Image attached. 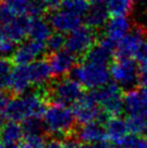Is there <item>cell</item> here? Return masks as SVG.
<instances>
[{
  "label": "cell",
  "mask_w": 147,
  "mask_h": 148,
  "mask_svg": "<svg viewBox=\"0 0 147 148\" xmlns=\"http://www.w3.org/2000/svg\"><path fill=\"white\" fill-rule=\"evenodd\" d=\"M30 18L25 15L15 16L11 21L3 24L2 29L9 37L14 42H21L28 35L29 26H30Z\"/></svg>",
  "instance_id": "18"
},
{
  "label": "cell",
  "mask_w": 147,
  "mask_h": 148,
  "mask_svg": "<svg viewBox=\"0 0 147 148\" xmlns=\"http://www.w3.org/2000/svg\"><path fill=\"white\" fill-rule=\"evenodd\" d=\"M10 101V96L7 94V92L0 90V112H5V108Z\"/></svg>",
  "instance_id": "36"
},
{
  "label": "cell",
  "mask_w": 147,
  "mask_h": 148,
  "mask_svg": "<svg viewBox=\"0 0 147 148\" xmlns=\"http://www.w3.org/2000/svg\"><path fill=\"white\" fill-rule=\"evenodd\" d=\"M66 43V38L63 36L62 33H54L52 34V36L48 39V41L45 42L47 45V52L49 54L55 53L61 51Z\"/></svg>",
  "instance_id": "31"
},
{
  "label": "cell",
  "mask_w": 147,
  "mask_h": 148,
  "mask_svg": "<svg viewBox=\"0 0 147 148\" xmlns=\"http://www.w3.org/2000/svg\"><path fill=\"white\" fill-rule=\"evenodd\" d=\"M83 148H120L118 145L115 144H108L106 142H102V143H96V144H89L84 146Z\"/></svg>",
  "instance_id": "40"
},
{
  "label": "cell",
  "mask_w": 147,
  "mask_h": 148,
  "mask_svg": "<svg viewBox=\"0 0 147 148\" xmlns=\"http://www.w3.org/2000/svg\"><path fill=\"white\" fill-rule=\"evenodd\" d=\"M139 83L142 84V86H146L147 88V63L141 65V68H139Z\"/></svg>",
  "instance_id": "37"
},
{
  "label": "cell",
  "mask_w": 147,
  "mask_h": 148,
  "mask_svg": "<svg viewBox=\"0 0 147 148\" xmlns=\"http://www.w3.org/2000/svg\"><path fill=\"white\" fill-rule=\"evenodd\" d=\"M117 49V45L109 40L108 38L104 37L101 41L94 45L88 53L84 55V62L100 64V65H107L109 64L111 56Z\"/></svg>",
  "instance_id": "13"
},
{
  "label": "cell",
  "mask_w": 147,
  "mask_h": 148,
  "mask_svg": "<svg viewBox=\"0 0 147 148\" xmlns=\"http://www.w3.org/2000/svg\"><path fill=\"white\" fill-rule=\"evenodd\" d=\"M87 26L92 29L105 27L109 21V11L106 5H91L84 15Z\"/></svg>",
  "instance_id": "21"
},
{
  "label": "cell",
  "mask_w": 147,
  "mask_h": 148,
  "mask_svg": "<svg viewBox=\"0 0 147 148\" xmlns=\"http://www.w3.org/2000/svg\"><path fill=\"white\" fill-rule=\"evenodd\" d=\"M132 1H134V0H132Z\"/></svg>",
  "instance_id": "45"
},
{
  "label": "cell",
  "mask_w": 147,
  "mask_h": 148,
  "mask_svg": "<svg viewBox=\"0 0 147 148\" xmlns=\"http://www.w3.org/2000/svg\"><path fill=\"white\" fill-rule=\"evenodd\" d=\"M76 138L86 144H96L107 140L106 129L102 122H90L82 124L76 131Z\"/></svg>",
  "instance_id": "15"
},
{
  "label": "cell",
  "mask_w": 147,
  "mask_h": 148,
  "mask_svg": "<svg viewBox=\"0 0 147 148\" xmlns=\"http://www.w3.org/2000/svg\"><path fill=\"white\" fill-rule=\"evenodd\" d=\"M131 32V22L127 16H111L105 26V37L118 43Z\"/></svg>",
  "instance_id": "16"
},
{
  "label": "cell",
  "mask_w": 147,
  "mask_h": 148,
  "mask_svg": "<svg viewBox=\"0 0 147 148\" xmlns=\"http://www.w3.org/2000/svg\"><path fill=\"white\" fill-rule=\"evenodd\" d=\"M47 140L43 135H25L21 142L20 148H45Z\"/></svg>",
  "instance_id": "32"
},
{
  "label": "cell",
  "mask_w": 147,
  "mask_h": 148,
  "mask_svg": "<svg viewBox=\"0 0 147 148\" xmlns=\"http://www.w3.org/2000/svg\"><path fill=\"white\" fill-rule=\"evenodd\" d=\"M62 145H63V142H61L58 137L50 136L49 140H47L45 148H62Z\"/></svg>",
  "instance_id": "39"
},
{
  "label": "cell",
  "mask_w": 147,
  "mask_h": 148,
  "mask_svg": "<svg viewBox=\"0 0 147 148\" xmlns=\"http://www.w3.org/2000/svg\"><path fill=\"white\" fill-rule=\"evenodd\" d=\"M43 2L45 3L48 10L55 11V10H57L63 4L64 0H43Z\"/></svg>",
  "instance_id": "38"
},
{
  "label": "cell",
  "mask_w": 147,
  "mask_h": 148,
  "mask_svg": "<svg viewBox=\"0 0 147 148\" xmlns=\"http://www.w3.org/2000/svg\"><path fill=\"white\" fill-rule=\"evenodd\" d=\"M89 5L90 3L88 0H64V2L62 4L63 9L80 16L86 15V13L90 8Z\"/></svg>",
  "instance_id": "29"
},
{
  "label": "cell",
  "mask_w": 147,
  "mask_h": 148,
  "mask_svg": "<svg viewBox=\"0 0 147 148\" xmlns=\"http://www.w3.org/2000/svg\"><path fill=\"white\" fill-rule=\"evenodd\" d=\"M52 26L49 21H45L42 17L39 18H32L30 26H29L28 36L32 40L45 42L48 41L52 36Z\"/></svg>",
  "instance_id": "22"
},
{
  "label": "cell",
  "mask_w": 147,
  "mask_h": 148,
  "mask_svg": "<svg viewBox=\"0 0 147 148\" xmlns=\"http://www.w3.org/2000/svg\"><path fill=\"white\" fill-rule=\"evenodd\" d=\"M73 111L76 121L81 125L90 122H103L108 117L89 93L83 94L81 99L74 104Z\"/></svg>",
  "instance_id": "7"
},
{
  "label": "cell",
  "mask_w": 147,
  "mask_h": 148,
  "mask_svg": "<svg viewBox=\"0 0 147 148\" xmlns=\"http://www.w3.org/2000/svg\"><path fill=\"white\" fill-rule=\"evenodd\" d=\"M82 16L77 15L73 12H69L65 9H57L52 11L49 15V23L52 28L57 33H71L81 26Z\"/></svg>",
  "instance_id": "10"
},
{
  "label": "cell",
  "mask_w": 147,
  "mask_h": 148,
  "mask_svg": "<svg viewBox=\"0 0 147 148\" xmlns=\"http://www.w3.org/2000/svg\"><path fill=\"white\" fill-rule=\"evenodd\" d=\"M0 24H2V23H1V20H0Z\"/></svg>",
  "instance_id": "44"
},
{
  "label": "cell",
  "mask_w": 147,
  "mask_h": 148,
  "mask_svg": "<svg viewBox=\"0 0 147 148\" xmlns=\"http://www.w3.org/2000/svg\"><path fill=\"white\" fill-rule=\"evenodd\" d=\"M41 93L51 104L67 107L71 104L74 105L83 95L81 84L73 78L66 77L48 84L47 88L41 90Z\"/></svg>",
  "instance_id": "3"
},
{
  "label": "cell",
  "mask_w": 147,
  "mask_h": 148,
  "mask_svg": "<svg viewBox=\"0 0 147 148\" xmlns=\"http://www.w3.org/2000/svg\"><path fill=\"white\" fill-rule=\"evenodd\" d=\"M12 71V62L8 58H0V90L4 91L10 88Z\"/></svg>",
  "instance_id": "27"
},
{
  "label": "cell",
  "mask_w": 147,
  "mask_h": 148,
  "mask_svg": "<svg viewBox=\"0 0 147 148\" xmlns=\"http://www.w3.org/2000/svg\"><path fill=\"white\" fill-rule=\"evenodd\" d=\"M109 70L111 79L120 88L131 90L139 81V68L132 58L117 55L110 64Z\"/></svg>",
  "instance_id": "6"
},
{
  "label": "cell",
  "mask_w": 147,
  "mask_h": 148,
  "mask_svg": "<svg viewBox=\"0 0 147 148\" xmlns=\"http://www.w3.org/2000/svg\"><path fill=\"white\" fill-rule=\"evenodd\" d=\"M45 52L47 45L45 42L30 39L17 47L12 56V62L16 65H29Z\"/></svg>",
  "instance_id": "11"
},
{
  "label": "cell",
  "mask_w": 147,
  "mask_h": 148,
  "mask_svg": "<svg viewBox=\"0 0 147 148\" xmlns=\"http://www.w3.org/2000/svg\"><path fill=\"white\" fill-rule=\"evenodd\" d=\"M124 111L129 116H141L147 119V88L131 89L123 96Z\"/></svg>",
  "instance_id": "9"
},
{
  "label": "cell",
  "mask_w": 147,
  "mask_h": 148,
  "mask_svg": "<svg viewBox=\"0 0 147 148\" xmlns=\"http://www.w3.org/2000/svg\"><path fill=\"white\" fill-rule=\"evenodd\" d=\"M33 1L34 0H0V2L8 5L17 16L20 15L27 16L28 10Z\"/></svg>",
  "instance_id": "30"
},
{
  "label": "cell",
  "mask_w": 147,
  "mask_h": 148,
  "mask_svg": "<svg viewBox=\"0 0 147 148\" xmlns=\"http://www.w3.org/2000/svg\"><path fill=\"white\" fill-rule=\"evenodd\" d=\"M105 129L107 140L116 145L120 144L128 135H130L127 119H122L120 116L108 118L105 123Z\"/></svg>",
  "instance_id": "19"
},
{
  "label": "cell",
  "mask_w": 147,
  "mask_h": 148,
  "mask_svg": "<svg viewBox=\"0 0 147 148\" xmlns=\"http://www.w3.org/2000/svg\"><path fill=\"white\" fill-rule=\"evenodd\" d=\"M16 50V42H14L4 33L2 28L0 29V58H8L13 56Z\"/></svg>",
  "instance_id": "28"
},
{
  "label": "cell",
  "mask_w": 147,
  "mask_h": 148,
  "mask_svg": "<svg viewBox=\"0 0 147 148\" xmlns=\"http://www.w3.org/2000/svg\"><path fill=\"white\" fill-rule=\"evenodd\" d=\"M45 110V99L41 92L26 93L9 102L5 108V117L10 121L23 122L30 117H42Z\"/></svg>",
  "instance_id": "1"
},
{
  "label": "cell",
  "mask_w": 147,
  "mask_h": 148,
  "mask_svg": "<svg viewBox=\"0 0 147 148\" xmlns=\"http://www.w3.org/2000/svg\"><path fill=\"white\" fill-rule=\"evenodd\" d=\"M0 148H20V146H17L16 144H13V143H3V142H1L0 143Z\"/></svg>",
  "instance_id": "42"
},
{
  "label": "cell",
  "mask_w": 147,
  "mask_h": 148,
  "mask_svg": "<svg viewBox=\"0 0 147 148\" xmlns=\"http://www.w3.org/2000/svg\"><path fill=\"white\" fill-rule=\"evenodd\" d=\"M90 5H106L108 0H88Z\"/></svg>",
  "instance_id": "41"
},
{
  "label": "cell",
  "mask_w": 147,
  "mask_h": 148,
  "mask_svg": "<svg viewBox=\"0 0 147 148\" xmlns=\"http://www.w3.org/2000/svg\"><path fill=\"white\" fill-rule=\"evenodd\" d=\"M89 94L109 117L120 116V114L124 110L122 92L117 83H107L106 86L91 90Z\"/></svg>",
  "instance_id": "5"
},
{
  "label": "cell",
  "mask_w": 147,
  "mask_h": 148,
  "mask_svg": "<svg viewBox=\"0 0 147 148\" xmlns=\"http://www.w3.org/2000/svg\"><path fill=\"white\" fill-rule=\"evenodd\" d=\"M47 58L52 74L55 77H63L68 73H71L77 63V55L68 50H61L55 53L48 54Z\"/></svg>",
  "instance_id": "12"
},
{
  "label": "cell",
  "mask_w": 147,
  "mask_h": 148,
  "mask_svg": "<svg viewBox=\"0 0 147 148\" xmlns=\"http://www.w3.org/2000/svg\"><path fill=\"white\" fill-rule=\"evenodd\" d=\"M70 76L82 86L90 90H95L106 86L107 83H109L111 78L110 70L107 65H100L89 62H84L81 65L76 66L71 70Z\"/></svg>",
  "instance_id": "4"
},
{
  "label": "cell",
  "mask_w": 147,
  "mask_h": 148,
  "mask_svg": "<svg viewBox=\"0 0 147 148\" xmlns=\"http://www.w3.org/2000/svg\"><path fill=\"white\" fill-rule=\"evenodd\" d=\"M129 132L132 135H147V119L141 116H129L127 118Z\"/></svg>",
  "instance_id": "26"
},
{
  "label": "cell",
  "mask_w": 147,
  "mask_h": 148,
  "mask_svg": "<svg viewBox=\"0 0 147 148\" xmlns=\"http://www.w3.org/2000/svg\"><path fill=\"white\" fill-rule=\"evenodd\" d=\"M95 30L89 26H80L66 37L65 48L75 55H86L95 43Z\"/></svg>",
  "instance_id": "8"
},
{
  "label": "cell",
  "mask_w": 147,
  "mask_h": 148,
  "mask_svg": "<svg viewBox=\"0 0 147 148\" xmlns=\"http://www.w3.org/2000/svg\"><path fill=\"white\" fill-rule=\"evenodd\" d=\"M43 121L47 134L58 138H67L71 136L77 122L73 109L55 104H51V106L47 107Z\"/></svg>",
  "instance_id": "2"
},
{
  "label": "cell",
  "mask_w": 147,
  "mask_h": 148,
  "mask_svg": "<svg viewBox=\"0 0 147 148\" xmlns=\"http://www.w3.org/2000/svg\"><path fill=\"white\" fill-rule=\"evenodd\" d=\"M62 148H83L80 144V140H78L75 137H67L62 145Z\"/></svg>",
  "instance_id": "35"
},
{
  "label": "cell",
  "mask_w": 147,
  "mask_h": 148,
  "mask_svg": "<svg viewBox=\"0 0 147 148\" xmlns=\"http://www.w3.org/2000/svg\"><path fill=\"white\" fill-rule=\"evenodd\" d=\"M118 146L120 148H147V140L144 136L130 134L120 144H118Z\"/></svg>",
  "instance_id": "33"
},
{
  "label": "cell",
  "mask_w": 147,
  "mask_h": 148,
  "mask_svg": "<svg viewBox=\"0 0 147 148\" xmlns=\"http://www.w3.org/2000/svg\"><path fill=\"white\" fill-rule=\"evenodd\" d=\"M4 118H7L5 117V112H0V132H1L2 127L4 125Z\"/></svg>",
  "instance_id": "43"
},
{
  "label": "cell",
  "mask_w": 147,
  "mask_h": 148,
  "mask_svg": "<svg viewBox=\"0 0 147 148\" xmlns=\"http://www.w3.org/2000/svg\"><path fill=\"white\" fill-rule=\"evenodd\" d=\"M106 7L111 16H127L132 10V0H108Z\"/></svg>",
  "instance_id": "25"
},
{
  "label": "cell",
  "mask_w": 147,
  "mask_h": 148,
  "mask_svg": "<svg viewBox=\"0 0 147 148\" xmlns=\"http://www.w3.org/2000/svg\"><path fill=\"white\" fill-rule=\"evenodd\" d=\"M24 134L23 127L16 121H9L4 123L0 132V140L3 143H13L16 144Z\"/></svg>",
  "instance_id": "23"
},
{
  "label": "cell",
  "mask_w": 147,
  "mask_h": 148,
  "mask_svg": "<svg viewBox=\"0 0 147 148\" xmlns=\"http://www.w3.org/2000/svg\"><path fill=\"white\" fill-rule=\"evenodd\" d=\"M134 58L136 60V62L141 63V65L147 63V38H145L142 45H139L137 52L134 55Z\"/></svg>",
  "instance_id": "34"
},
{
  "label": "cell",
  "mask_w": 147,
  "mask_h": 148,
  "mask_svg": "<svg viewBox=\"0 0 147 148\" xmlns=\"http://www.w3.org/2000/svg\"><path fill=\"white\" fill-rule=\"evenodd\" d=\"M145 30L141 26H136L119 42L116 49V53L118 56H128L134 58L135 53L137 52L139 45L145 39Z\"/></svg>",
  "instance_id": "14"
},
{
  "label": "cell",
  "mask_w": 147,
  "mask_h": 148,
  "mask_svg": "<svg viewBox=\"0 0 147 148\" xmlns=\"http://www.w3.org/2000/svg\"><path fill=\"white\" fill-rule=\"evenodd\" d=\"M28 71L32 83L37 86H42L45 84L51 78V75H53L49 62H47L45 60H37L29 64Z\"/></svg>",
  "instance_id": "20"
},
{
  "label": "cell",
  "mask_w": 147,
  "mask_h": 148,
  "mask_svg": "<svg viewBox=\"0 0 147 148\" xmlns=\"http://www.w3.org/2000/svg\"><path fill=\"white\" fill-rule=\"evenodd\" d=\"M32 84L28 65H17L13 68L10 82V90L13 94L16 96L26 94Z\"/></svg>",
  "instance_id": "17"
},
{
  "label": "cell",
  "mask_w": 147,
  "mask_h": 148,
  "mask_svg": "<svg viewBox=\"0 0 147 148\" xmlns=\"http://www.w3.org/2000/svg\"><path fill=\"white\" fill-rule=\"evenodd\" d=\"M24 135H42L47 134L43 118L41 117H30L22 122Z\"/></svg>",
  "instance_id": "24"
}]
</instances>
